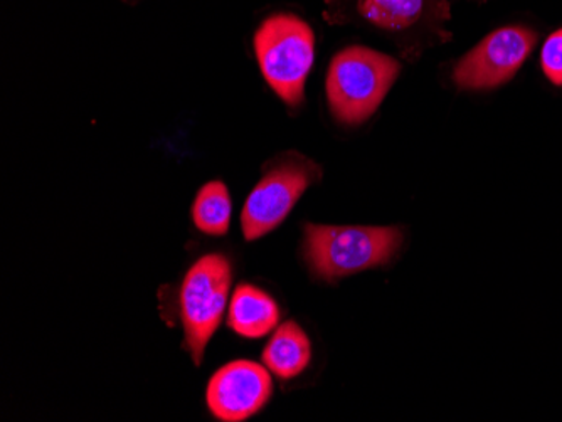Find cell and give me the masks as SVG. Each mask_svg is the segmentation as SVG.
Instances as JSON below:
<instances>
[{
	"mask_svg": "<svg viewBox=\"0 0 562 422\" xmlns=\"http://www.w3.org/2000/svg\"><path fill=\"white\" fill-rule=\"evenodd\" d=\"M233 283V267L223 254L199 258L179 292L184 345L195 365L202 364L207 343L223 321Z\"/></svg>",
	"mask_w": 562,
	"mask_h": 422,
	"instance_id": "277c9868",
	"label": "cell"
},
{
	"mask_svg": "<svg viewBox=\"0 0 562 422\" xmlns=\"http://www.w3.org/2000/svg\"><path fill=\"white\" fill-rule=\"evenodd\" d=\"M258 65L271 90L289 106L305 96L306 78L315 58V34L299 15L265 19L252 39Z\"/></svg>",
	"mask_w": 562,
	"mask_h": 422,
	"instance_id": "3957f363",
	"label": "cell"
},
{
	"mask_svg": "<svg viewBox=\"0 0 562 422\" xmlns=\"http://www.w3.org/2000/svg\"><path fill=\"white\" fill-rule=\"evenodd\" d=\"M541 62L548 80L555 87H562V30L552 33L546 41Z\"/></svg>",
	"mask_w": 562,
	"mask_h": 422,
	"instance_id": "7c38bea8",
	"label": "cell"
},
{
	"mask_svg": "<svg viewBox=\"0 0 562 422\" xmlns=\"http://www.w3.org/2000/svg\"><path fill=\"white\" fill-rule=\"evenodd\" d=\"M232 197L223 182H207L199 189L192 206V220L199 231L207 236L227 235L232 225Z\"/></svg>",
	"mask_w": 562,
	"mask_h": 422,
	"instance_id": "30bf717a",
	"label": "cell"
},
{
	"mask_svg": "<svg viewBox=\"0 0 562 422\" xmlns=\"http://www.w3.org/2000/svg\"><path fill=\"white\" fill-rule=\"evenodd\" d=\"M321 175V169L312 160L296 153L271 162L243 207L241 228L246 241L274 231L292 213L303 192Z\"/></svg>",
	"mask_w": 562,
	"mask_h": 422,
	"instance_id": "5b68a950",
	"label": "cell"
},
{
	"mask_svg": "<svg viewBox=\"0 0 562 422\" xmlns=\"http://www.w3.org/2000/svg\"><path fill=\"white\" fill-rule=\"evenodd\" d=\"M396 59L369 47L342 49L328 66L327 100L331 115L346 125H359L374 115L400 77Z\"/></svg>",
	"mask_w": 562,
	"mask_h": 422,
	"instance_id": "7a4b0ae2",
	"label": "cell"
},
{
	"mask_svg": "<svg viewBox=\"0 0 562 422\" xmlns=\"http://www.w3.org/2000/svg\"><path fill=\"white\" fill-rule=\"evenodd\" d=\"M273 394L270 372L257 362L236 361L224 365L207 384V406L214 418L241 422L260 412Z\"/></svg>",
	"mask_w": 562,
	"mask_h": 422,
	"instance_id": "52a82bcc",
	"label": "cell"
},
{
	"mask_svg": "<svg viewBox=\"0 0 562 422\" xmlns=\"http://www.w3.org/2000/svg\"><path fill=\"white\" fill-rule=\"evenodd\" d=\"M311 340L296 321L277 327L263 352V365L283 380L300 376L311 364Z\"/></svg>",
	"mask_w": 562,
	"mask_h": 422,
	"instance_id": "9c48e42d",
	"label": "cell"
},
{
	"mask_svg": "<svg viewBox=\"0 0 562 422\" xmlns=\"http://www.w3.org/2000/svg\"><path fill=\"white\" fill-rule=\"evenodd\" d=\"M538 43L527 27L510 26L485 37L454 66L453 80L463 90H491L513 80Z\"/></svg>",
	"mask_w": 562,
	"mask_h": 422,
	"instance_id": "8992f818",
	"label": "cell"
},
{
	"mask_svg": "<svg viewBox=\"0 0 562 422\" xmlns=\"http://www.w3.org/2000/svg\"><path fill=\"white\" fill-rule=\"evenodd\" d=\"M425 11L426 0H357L359 15L386 31L415 26Z\"/></svg>",
	"mask_w": 562,
	"mask_h": 422,
	"instance_id": "8fae6325",
	"label": "cell"
},
{
	"mask_svg": "<svg viewBox=\"0 0 562 422\" xmlns=\"http://www.w3.org/2000/svg\"><path fill=\"white\" fill-rule=\"evenodd\" d=\"M401 242L397 228L305 226L306 263L328 283L390 263Z\"/></svg>",
	"mask_w": 562,
	"mask_h": 422,
	"instance_id": "6da1fadb",
	"label": "cell"
},
{
	"mask_svg": "<svg viewBox=\"0 0 562 422\" xmlns=\"http://www.w3.org/2000/svg\"><path fill=\"white\" fill-rule=\"evenodd\" d=\"M280 321L277 301L263 289L239 285L232 296L227 326L245 339H263L273 332Z\"/></svg>",
	"mask_w": 562,
	"mask_h": 422,
	"instance_id": "ba28073f",
	"label": "cell"
}]
</instances>
